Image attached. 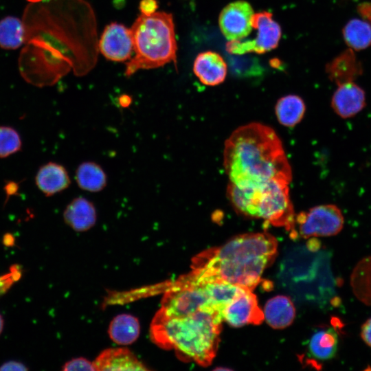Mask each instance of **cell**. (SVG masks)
<instances>
[{
  "label": "cell",
  "mask_w": 371,
  "mask_h": 371,
  "mask_svg": "<svg viewBox=\"0 0 371 371\" xmlns=\"http://www.w3.org/2000/svg\"><path fill=\"white\" fill-rule=\"evenodd\" d=\"M82 0L30 3L23 14L25 47L19 58L22 76L42 87L56 83L71 69L86 74L95 60V24Z\"/></svg>",
  "instance_id": "obj_1"
},
{
  "label": "cell",
  "mask_w": 371,
  "mask_h": 371,
  "mask_svg": "<svg viewBox=\"0 0 371 371\" xmlns=\"http://www.w3.org/2000/svg\"><path fill=\"white\" fill-rule=\"evenodd\" d=\"M223 166L229 183L251 185L272 179L291 182V166L271 127L253 122L232 132L225 142Z\"/></svg>",
  "instance_id": "obj_2"
},
{
  "label": "cell",
  "mask_w": 371,
  "mask_h": 371,
  "mask_svg": "<svg viewBox=\"0 0 371 371\" xmlns=\"http://www.w3.org/2000/svg\"><path fill=\"white\" fill-rule=\"evenodd\" d=\"M277 249V240L269 233L240 234L194 257L190 273L201 280L225 282L253 291L274 260Z\"/></svg>",
  "instance_id": "obj_3"
},
{
  "label": "cell",
  "mask_w": 371,
  "mask_h": 371,
  "mask_svg": "<svg viewBox=\"0 0 371 371\" xmlns=\"http://www.w3.org/2000/svg\"><path fill=\"white\" fill-rule=\"evenodd\" d=\"M223 321L216 310H203L183 317L170 316L159 310L150 324L153 342L173 349L202 366L212 363L216 356Z\"/></svg>",
  "instance_id": "obj_4"
},
{
  "label": "cell",
  "mask_w": 371,
  "mask_h": 371,
  "mask_svg": "<svg viewBox=\"0 0 371 371\" xmlns=\"http://www.w3.org/2000/svg\"><path fill=\"white\" fill-rule=\"evenodd\" d=\"M288 181L272 179L237 186L229 183L226 194L235 211L249 217L262 218L276 227H283L295 235V214L289 196Z\"/></svg>",
  "instance_id": "obj_5"
},
{
  "label": "cell",
  "mask_w": 371,
  "mask_h": 371,
  "mask_svg": "<svg viewBox=\"0 0 371 371\" xmlns=\"http://www.w3.org/2000/svg\"><path fill=\"white\" fill-rule=\"evenodd\" d=\"M131 30L135 56L126 63V76L139 69H155L171 62L177 65V45L172 14H142Z\"/></svg>",
  "instance_id": "obj_6"
},
{
  "label": "cell",
  "mask_w": 371,
  "mask_h": 371,
  "mask_svg": "<svg viewBox=\"0 0 371 371\" xmlns=\"http://www.w3.org/2000/svg\"><path fill=\"white\" fill-rule=\"evenodd\" d=\"M252 27L257 30L256 37L251 41H229L226 50L231 54L243 55L246 53L264 54L276 48L282 36L280 24L273 20L272 13L262 11L254 13Z\"/></svg>",
  "instance_id": "obj_7"
},
{
  "label": "cell",
  "mask_w": 371,
  "mask_h": 371,
  "mask_svg": "<svg viewBox=\"0 0 371 371\" xmlns=\"http://www.w3.org/2000/svg\"><path fill=\"white\" fill-rule=\"evenodd\" d=\"M344 218L341 210L333 204L315 206L307 212L295 215V225L304 238L313 236H331L342 229Z\"/></svg>",
  "instance_id": "obj_8"
},
{
  "label": "cell",
  "mask_w": 371,
  "mask_h": 371,
  "mask_svg": "<svg viewBox=\"0 0 371 371\" xmlns=\"http://www.w3.org/2000/svg\"><path fill=\"white\" fill-rule=\"evenodd\" d=\"M255 12L251 4L245 0L228 3L221 11L218 25L221 32L229 41L241 40L252 30V17Z\"/></svg>",
  "instance_id": "obj_9"
},
{
  "label": "cell",
  "mask_w": 371,
  "mask_h": 371,
  "mask_svg": "<svg viewBox=\"0 0 371 371\" xmlns=\"http://www.w3.org/2000/svg\"><path fill=\"white\" fill-rule=\"evenodd\" d=\"M98 47L108 60L117 62L130 60L133 51L131 30L123 24L111 23L104 28Z\"/></svg>",
  "instance_id": "obj_10"
},
{
  "label": "cell",
  "mask_w": 371,
  "mask_h": 371,
  "mask_svg": "<svg viewBox=\"0 0 371 371\" xmlns=\"http://www.w3.org/2000/svg\"><path fill=\"white\" fill-rule=\"evenodd\" d=\"M223 321L232 327L247 324L258 325L265 318L263 311L258 304L256 296L251 290L247 289L232 302L221 312Z\"/></svg>",
  "instance_id": "obj_11"
},
{
  "label": "cell",
  "mask_w": 371,
  "mask_h": 371,
  "mask_svg": "<svg viewBox=\"0 0 371 371\" xmlns=\"http://www.w3.org/2000/svg\"><path fill=\"white\" fill-rule=\"evenodd\" d=\"M366 104L365 91L355 81L337 85L331 98V106L340 117H352L361 112Z\"/></svg>",
  "instance_id": "obj_12"
},
{
  "label": "cell",
  "mask_w": 371,
  "mask_h": 371,
  "mask_svg": "<svg viewBox=\"0 0 371 371\" xmlns=\"http://www.w3.org/2000/svg\"><path fill=\"white\" fill-rule=\"evenodd\" d=\"M193 72L200 82L207 86H216L225 80L227 65L217 52L199 53L193 63Z\"/></svg>",
  "instance_id": "obj_13"
},
{
  "label": "cell",
  "mask_w": 371,
  "mask_h": 371,
  "mask_svg": "<svg viewBox=\"0 0 371 371\" xmlns=\"http://www.w3.org/2000/svg\"><path fill=\"white\" fill-rule=\"evenodd\" d=\"M93 362L98 371L148 370V368L131 351L125 348L106 349Z\"/></svg>",
  "instance_id": "obj_14"
},
{
  "label": "cell",
  "mask_w": 371,
  "mask_h": 371,
  "mask_svg": "<svg viewBox=\"0 0 371 371\" xmlns=\"http://www.w3.org/2000/svg\"><path fill=\"white\" fill-rule=\"evenodd\" d=\"M35 183L38 190L46 196H52L67 189L70 177L67 169L61 164L48 162L38 169Z\"/></svg>",
  "instance_id": "obj_15"
},
{
  "label": "cell",
  "mask_w": 371,
  "mask_h": 371,
  "mask_svg": "<svg viewBox=\"0 0 371 371\" xmlns=\"http://www.w3.org/2000/svg\"><path fill=\"white\" fill-rule=\"evenodd\" d=\"M326 72L331 81L339 85L355 81L363 74V67L354 51L348 48L326 65Z\"/></svg>",
  "instance_id": "obj_16"
},
{
  "label": "cell",
  "mask_w": 371,
  "mask_h": 371,
  "mask_svg": "<svg viewBox=\"0 0 371 371\" xmlns=\"http://www.w3.org/2000/svg\"><path fill=\"white\" fill-rule=\"evenodd\" d=\"M63 218L65 222L75 231L85 232L95 225L96 210L94 204L89 199L78 196L67 205Z\"/></svg>",
  "instance_id": "obj_17"
},
{
  "label": "cell",
  "mask_w": 371,
  "mask_h": 371,
  "mask_svg": "<svg viewBox=\"0 0 371 371\" xmlns=\"http://www.w3.org/2000/svg\"><path fill=\"white\" fill-rule=\"evenodd\" d=\"M263 314L271 327L282 329L292 324L295 317V308L290 297L277 295L266 302Z\"/></svg>",
  "instance_id": "obj_18"
},
{
  "label": "cell",
  "mask_w": 371,
  "mask_h": 371,
  "mask_svg": "<svg viewBox=\"0 0 371 371\" xmlns=\"http://www.w3.org/2000/svg\"><path fill=\"white\" fill-rule=\"evenodd\" d=\"M338 348V337L333 328L316 330L307 344V354L314 361H325L333 358Z\"/></svg>",
  "instance_id": "obj_19"
},
{
  "label": "cell",
  "mask_w": 371,
  "mask_h": 371,
  "mask_svg": "<svg viewBox=\"0 0 371 371\" xmlns=\"http://www.w3.org/2000/svg\"><path fill=\"white\" fill-rule=\"evenodd\" d=\"M75 178L80 188L90 192H100L107 183L104 170L93 161L81 163L76 170Z\"/></svg>",
  "instance_id": "obj_20"
},
{
  "label": "cell",
  "mask_w": 371,
  "mask_h": 371,
  "mask_svg": "<svg viewBox=\"0 0 371 371\" xmlns=\"http://www.w3.org/2000/svg\"><path fill=\"white\" fill-rule=\"evenodd\" d=\"M140 326L138 319L131 315H119L111 322L109 334L116 344L128 345L139 337Z\"/></svg>",
  "instance_id": "obj_21"
},
{
  "label": "cell",
  "mask_w": 371,
  "mask_h": 371,
  "mask_svg": "<svg viewBox=\"0 0 371 371\" xmlns=\"http://www.w3.org/2000/svg\"><path fill=\"white\" fill-rule=\"evenodd\" d=\"M346 44L353 51H361L371 46V25L363 19H350L342 29Z\"/></svg>",
  "instance_id": "obj_22"
},
{
  "label": "cell",
  "mask_w": 371,
  "mask_h": 371,
  "mask_svg": "<svg viewBox=\"0 0 371 371\" xmlns=\"http://www.w3.org/2000/svg\"><path fill=\"white\" fill-rule=\"evenodd\" d=\"M306 106L303 100L296 95H287L280 98L275 106L278 122L288 127L298 124L304 117Z\"/></svg>",
  "instance_id": "obj_23"
},
{
  "label": "cell",
  "mask_w": 371,
  "mask_h": 371,
  "mask_svg": "<svg viewBox=\"0 0 371 371\" xmlns=\"http://www.w3.org/2000/svg\"><path fill=\"white\" fill-rule=\"evenodd\" d=\"M199 280L203 283L213 306L221 313L236 297L248 289L225 282Z\"/></svg>",
  "instance_id": "obj_24"
},
{
  "label": "cell",
  "mask_w": 371,
  "mask_h": 371,
  "mask_svg": "<svg viewBox=\"0 0 371 371\" xmlns=\"http://www.w3.org/2000/svg\"><path fill=\"white\" fill-rule=\"evenodd\" d=\"M350 283L357 297L371 306V256L363 258L357 265Z\"/></svg>",
  "instance_id": "obj_25"
},
{
  "label": "cell",
  "mask_w": 371,
  "mask_h": 371,
  "mask_svg": "<svg viewBox=\"0 0 371 371\" xmlns=\"http://www.w3.org/2000/svg\"><path fill=\"white\" fill-rule=\"evenodd\" d=\"M24 43L23 21L14 16H6L0 21V47L15 49Z\"/></svg>",
  "instance_id": "obj_26"
},
{
  "label": "cell",
  "mask_w": 371,
  "mask_h": 371,
  "mask_svg": "<svg viewBox=\"0 0 371 371\" xmlns=\"http://www.w3.org/2000/svg\"><path fill=\"white\" fill-rule=\"evenodd\" d=\"M21 146V139L17 131L11 126H0V158L16 153Z\"/></svg>",
  "instance_id": "obj_27"
},
{
  "label": "cell",
  "mask_w": 371,
  "mask_h": 371,
  "mask_svg": "<svg viewBox=\"0 0 371 371\" xmlns=\"http://www.w3.org/2000/svg\"><path fill=\"white\" fill-rule=\"evenodd\" d=\"M21 276V269L18 265L10 267V271L0 276V295L5 293Z\"/></svg>",
  "instance_id": "obj_28"
},
{
  "label": "cell",
  "mask_w": 371,
  "mask_h": 371,
  "mask_svg": "<svg viewBox=\"0 0 371 371\" xmlns=\"http://www.w3.org/2000/svg\"><path fill=\"white\" fill-rule=\"evenodd\" d=\"M62 370L64 371H96L94 362L83 357L73 359L67 361L64 364Z\"/></svg>",
  "instance_id": "obj_29"
},
{
  "label": "cell",
  "mask_w": 371,
  "mask_h": 371,
  "mask_svg": "<svg viewBox=\"0 0 371 371\" xmlns=\"http://www.w3.org/2000/svg\"><path fill=\"white\" fill-rule=\"evenodd\" d=\"M139 8L142 14L149 16L156 12L158 3L156 0H142Z\"/></svg>",
  "instance_id": "obj_30"
},
{
  "label": "cell",
  "mask_w": 371,
  "mask_h": 371,
  "mask_svg": "<svg viewBox=\"0 0 371 371\" xmlns=\"http://www.w3.org/2000/svg\"><path fill=\"white\" fill-rule=\"evenodd\" d=\"M27 370L28 368L24 364L15 361H7L0 366V371H24Z\"/></svg>",
  "instance_id": "obj_31"
},
{
  "label": "cell",
  "mask_w": 371,
  "mask_h": 371,
  "mask_svg": "<svg viewBox=\"0 0 371 371\" xmlns=\"http://www.w3.org/2000/svg\"><path fill=\"white\" fill-rule=\"evenodd\" d=\"M361 337L363 341L371 347V317L367 319L361 326Z\"/></svg>",
  "instance_id": "obj_32"
},
{
  "label": "cell",
  "mask_w": 371,
  "mask_h": 371,
  "mask_svg": "<svg viewBox=\"0 0 371 371\" xmlns=\"http://www.w3.org/2000/svg\"><path fill=\"white\" fill-rule=\"evenodd\" d=\"M358 11L362 18L371 25V3H364L359 5Z\"/></svg>",
  "instance_id": "obj_33"
},
{
  "label": "cell",
  "mask_w": 371,
  "mask_h": 371,
  "mask_svg": "<svg viewBox=\"0 0 371 371\" xmlns=\"http://www.w3.org/2000/svg\"><path fill=\"white\" fill-rule=\"evenodd\" d=\"M118 103L122 108L128 107L132 103V98L127 94H122L118 98Z\"/></svg>",
  "instance_id": "obj_34"
},
{
  "label": "cell",
  "mask_w": 371,
  "mask_h": 371,
  "mask_svg": "<svg viewBox=\"0 0 371 371\" xmlns=\"http://www.w3.org/2000/svg\"><path fill=\"white\" fill-rule=\"evenodd\" d=\"M5 191L8 195H12L16 193L17 191L18 187L17 185L15 183L10 182L9 183H7V185L5 187Z\"/></svg>",
  "instance_id": "obj_35"
},
{
  "label": "cell",
  "mask_w": 371,
  "mask_h": 371,
  "mask_svg": "<svg viewBox=\"0 0 371 371\" xmlns=\"http://www.w3.org/2000/svg\"><path fill=\"white\" fill-rule=\"evenodd\" d=\"M3 320L1 315H0V334L3 330Z\"/></svg>",
  "instance_id": "obj_36"
},
{
  "label": "cell",
  "mask_w": 371,
  "mask_h": 371,
  "mask_svg": "<svg viewBox=\"0 0 371 371\" xmlns=\"http://www.w3.org/2000/svg\"><path fill=\"white\" fill-rule=\"evenodd\" d=\"M30 3H36V2H40V1H47V0H27Z\"/></svg>",
  "instance_id": "obj_37"
}]
</instances>
